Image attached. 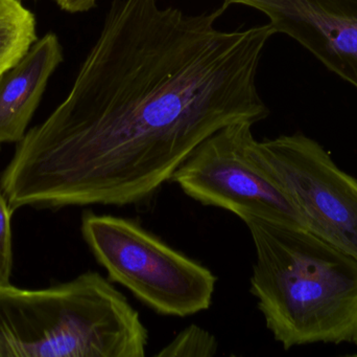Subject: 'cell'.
<instances>
[{
	"label": "cell",
	"instance_id": "cell-4",
	"mask_svg": "<svg viewBox=\"0 0 357 357\" xmlns=\"http://www.w3.org/2000/svg\"><path fill=\"white\" fill-rule=\"evenodd\" d=\"M82 235L108 279L162 316L186 318L211 306L218 278L139 222L91 211Z\"/></svg>",
	"mask_w": 357,
	"mask_h": 357
},
{
	"label": "cell",
	"instance_id": "cell-2",
	"mask_svg": "<svg viewBox=\"0 0 357 357\" xmlns=\"http://www.w3.org/2000/svg\"><path fill=\"white\" fill-rule=\"evenodd\" d=\"M243 221L255 247L250 289L275 341L357 346V260L302 224Z\"/></svg>",
	"mask_w": 357,
	"mask_h": 357
},
{
	"label": "cell",
	"instance_id": "cell-10",
	"mask_svg": "<svg viewBox=\"0 0 357 357\" xmlns=\"http://www.w3.org/2000/svg\"><path fill=\"white\" fill-rule=\"evenodd\" d=\"M218 342L209 331L190 325L156 354L159 357H209L215 356Z\"/></svg>",
	"mask_w": 357,
	"mask_h": 357
},
{
	"label": "cell",
	"instance_id": "cell-8",
	"mask_svg": "<svg viewBox=\"0 0 357 357\" xmlns=\"http://www.w3.org/2000/svg\"><path fill=\"white\" fill-rule=\"evenodd\" d=\"M62 61L59 38L48 33L0 77V148L22 140L48 80Z\"/></svg>",
	"mask_w": 357,
	"mask_h": 357
},
{
	"label": "cell",
	"instance_id": "cell-1",
	"mask_svg": "<svg viewBox=\"0 0 357 357\" xmlns=\"http://www.w3.org/2000/svg\"><path fill=\"white\" fill-rule=\"evenodd\" d=\"M227 8L111 0L68 96L2 172L10 207L146 205L206 138L266 119L256 75L276 31H222Z\"/></svg>",
	"mask_w": 357,
	"mask_h": 357
},
{
	"label": "cell",
	"instance_id": "cell-13",
	"mask_svg": "<svg viewBox=\"0 0 357 357\" xmlns=\"http://www.w3.org/2000/svg\"><path fill=\"white\" fill-rule=\"evenodd\" d=\"M20 1H22V0H20Z\"/></svg>",
	"mask_w": 357,
	"mask_h": 357
},
{
	"label": "cell",
	"instance_id": "cell-12",
	"mask_svg": "<svg viewBox=\"0 0 357 357\" xmlns=\"http://www.w3.org/2000/svg\"><path fill=\"white\" fill-rule=\"evenodd\" d=\"M56 3L69 13L87 12L96 4V0H54Z\"/></svg>",
	"mask_w": 357,
	"mask_h": 357
},
{
	"label": "cell",
	"instance_id": "cell-5",
	"mask_svg": "<svg viewBox=\"0 0 357 357\" xmlns=\"http://www.w3.org/2000/svg\"><path fill=\"white\" fill-rule=\"evenodd\" d=\"M253 124H231L202 142L183 161L171 182L207 207L304 224L303 219L262 157Z\"/></svg>",
	"mask_w": 357,
	"mask_h": 357
},
{
	"label": "cell",
	"instance_id": "cell-3",
	"mask_svg": "<svg viewBox=\"0 0 357 357\" xmlns=\"http://www.w3.org/2000/svg\"><path fill=\"white\" fill-rule=\"evenodd\" d=\"M148 345L139 312L100 272L37 291L0 287V356L144 357Z\"/></svg>",
	"mask_w": 357,
	"mask_h": 357
},
{
	"label": "cell",
	"instance_id": "cell-11",
	"mask_svg": "<svg viewBox=\"0 0 357 357\" xmlns=\"http://www.w3.org/2000/svg\"><path fill=\"white\" fill-rule=\"evenodd\" d=\"M14 210L0 189V287L10 285L13 268L12 226L10 219Z\"/></svg>",
	"mask_w": 357,
	"mask_h": 357
},
{
	"label": "cell",
	"instance_id": "cell-6",
	"mask_svg": "<svg viewBox=\"0 0 357 357\" xmlns=\"http://www.w3.org/2000/svg\"><path fill=\"white\" fill-rule=\"evenodd\" d=\"M259 149L306 228L357 260V178L302 133L262 140Z\"/></svg>",
	"mask_w": 357,
	"mask_h": 357
},
{
	"label": "cell",
	"instance_id": "cell-7",
	"mask_svg": "<svg viewBox=\"0 0 357 357\" xmlns=\"http://www.w3.org/2000/svg\"><path fill=\"white\" fill-rule=\"evenodd\" d=\"M264 13L276 33L297 40L357 88V0H224Z\"/></svg>",
	"mask_w": 357,
	"mask_h": 357
},
{
	"label": "cell",
	"instance_id": "cell-9",
	"mask_svg": "<svg viewBox=\"0 0 357 357\" xmlns=\"http://www.w3.org/2000/svg\"><path fill=\"white\" fill-rule=\"evenodd\" d=\"M35 15L20 0H0V77L37 42Z\"/></svg>",
	"mask_w": 357,
	"mask_h": 357
}]
</instances>
